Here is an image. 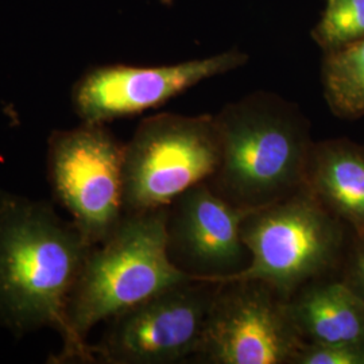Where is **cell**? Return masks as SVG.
Here are the masks:
<instances>
[{"label": "cell", "mask_w": 364, "mask_h": 364, "mask_svg": "<svg viewBox=\"0 0 364 364\" xmlns=\"http://www.w3.org/2000/svg\"><path fill=\"white\" fill-rule=\"evenodd\" d=\"M91 245L46 201L0 193V326L60 335Z\"/></svg>", "instance_id": "6da1fadb"}, {"label": "cell", "mask_w": 364, "mask_h": 364, "mask_svg": "<svg viewBox=\"0 0 364 364\" xmlns=\"http://www.w3.org/2000/svg\"><path fill=\"white\" fill-rule=\"evenodd\" d=\"M168 218L169 207L126 212L109 236L92 246L68 302L61 362H93L87 344L93 326L195 278L170 257Z\"/></svg>", "instance_id": "7a4b0ae2"}, {"label": "cell", "mask_w": 364, "mask_h": 364, "mask_svg": "<svg viewBox=\"0 0 364 364\" xmlns=\"http://www.w3.org/2000/svg\"><path fill=\"white\" fill-rule=\"evenodd\" d=\"M215 120L220 165L207 182L228 203L252 210L305 186L314 141L296 103L273 92H252L221 108Z\"/></svg>", "instance_id": "3957f363"}, {"label": "cell", "mask_w": 364, "mask_h": 364, "mask_svg": "<svg viewBox=\"0 0 364 364\" xmlns=\"http://www.w3.org/2000/svg\"><path fill=\"white\" fill-rule=\"evenodd\" d=\"M351 235L305 185L287 198L248 210L242 221L247 266L207 282L260 281L289 299L312 281L338 277Z\"/></svg>", "instance_id": "277c9868"}, {"label": "cell", "mask_w": 364, "mask_h": 364, "mask_svg": "<svg viewBox=\"0 0 364 364\" xmlns=\"http://www.w3.org/2000/svg\"><path fill=\"white\" fill-rule=\"evenodd\" d=\"M215 115L156 114L124 144V209L168 208L185 191L208 181L220 165Z\"/></svg>", "instance_id": "5b68a950"}, {"label": "cell", "mask_w": 364, "mask_h": 364, "mask_svg": "<svg viewBox=\"0 0 364 364\" xmlns=\"http://www.w3.org/2000/svg\"><path fill=\"white\" fill-rule=\"evenodd\" d=\"M123 162L124 144L107 124L82 122L49 138L53 196L91 246L108 237L126 213Z\"/></svg>", "instance_id": "8992f818"}, {"label": "cell", "mask_w": 364, "mask_h": 364, "mask_svg": "<svg viewBox=\"0 0 364 364\" xmlns=\"http://www.w3.org/2000/svg\"><path fill=\"white\" fill-rule=\"evenodd\" d=\"M219 284L183 282L112 317L93 362L168 364L197 355Z\"/></svg>", "instance_id": "52a82bcc"}, {"label": "cell", "mask_w": 364, "mask_h": 364, "mask_svg": "<svg viewBox=\"0 0 364 364\" xmlns=\"http://www.w3.org/2000/svg\"><path fill=\"white\" fill-rule=\"evenodd\" d=\"M304 343L287 299L260 281L219 284L197 356L213 364H290Z\"/></svg>", "instance_id": "ba28073f"}, {"label": "cell", "mask_w": 364, "mask_h": 364, "mask_svg": "<svg viewBox=\"0 0 364 364\" xmlns=\"http://www.w3.org/2000/svg\"><path fill=\"white\" fill-rule=\"evenodd\" d=\"M248 60L247 53L234 48L171 65L96 66L75 84L72 103L81 122L107 124L166 105L205 80L246 65Z\"/></svg>", "instance_id": "9c48e42d"}, {"label": "cell", "mask_w": 364, "mask_h": 364, "mask_svg": "<svg viewBox=\"0 0 364 364\" xmlns=\"http://www.w3.org/2000/svg\"><path fill=\"white\" fill-rule=\"evenodd\" d=\"M248 210L237 208L201 182L178 196L169 207L168 235L173 262L198 281L243 270L250 252L242 239Z\"/></svg>", "instance_id": "30bf717a"}, {"label": "cell", "mask_w": 364, "mask_h": 364, "mask_svg": "<svg viewBox=\"0 0 364 364\" xmlns=\"http://www.w3.org/2000/svg\"><path fill=\"white\" fill-rule=\"evenodd\" d=\"M305 185L352 234H364V144L348 138L314 142Z\"/></svg>", "instance_id": "8fae6325"}, {"label": "cell", "mask_w": 364, "mask_h": 364, "mask_svg": "<svg viewBox=\"0 0 364 364\" xmlns=\"http://www.w3.org/2000/svg\"><path fill=\"white\" fill-rule=\"evenodd\" d=\"M287 306L304 341L364 344V301L338 277L304 285Z\"/></svg>", "instance_id": "7c38bea8"}, {"label": "cell", "mask_w": 364, "mask_h": 364, "mask_svg": "<svg viewBox=\"0 0 364 364\" xmlns=\"http://www.w3.org/2000/svg\"><path fill=\"white\" fill-rule=\"evenodd\" d=\"M321 81L326 105L335 117H364V39L324 53Z\"/></svg>", "instance_id": "4fadbf2b"}, {"label": "cell", "mask_w": 364, "mask_h": 364, "mask_svg": "<svg viewBox=\"0 0 364 364\" xmlns=\"http://www.w3.org/2000/svg\"><path fill=\"white\" fill-rule=\"evenodd\" d=\"M312 38L324 53L364 39V0H326Z\"/></svg>", "instance_id": "5bb4252c"}, {"label": "cell", "mask_w": 364, "mask_h": 364, "mask_svg": "<svg viewBox=\"0 0 364 364\" xmlns=\"http://www.w3.org/2000/svg\"><path fill=\"white\" fill-rule=\"evenodd\" d=\"M290 364H364V344L304 341Z\"/></svg>", "instance_id": "9a60e30c"}, {"label": "cell", "mask_w": 364, "mask_h": 364, "mask_svg": "<svg viewBox=\"0 0 364 364\" xmlns=\"http://www.w3.org/2000/svg\"><path fill=\"white\" fill-rule=\"evenodd\" d=\"M338 278L364 301V234H352Z\"/></svg>", "instance_id": "2e32d148"}]
</instances>
